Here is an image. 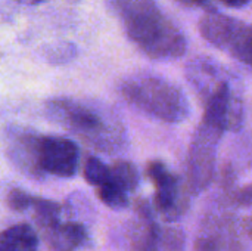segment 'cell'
<instances>
[{"label": "cell", "instance_id": "cell-3", "mask_svg": "<svg viewBox=\"0 0 252 251\" xmlns=\"http://www.w3.org/2000/svg\"><path fill=\"white\" fill-rule=\"evenodd\" d=\"M120 92L130 105L161 121L182 123L189 117L183 92L161 77L133 75L121 83Z\"/></svg>", "mask_w": 252, "mask_h": 251}, {"label": "cell", "instance_id": "cell-12", "mask_svg": "<svg viewBox=\"0 0 252 251\" xmlns=\"http://www.w3.org/2000/svg\"><path fill=\"white\" fill-rule=\"evenodd\" d=\"M37 232L27 223L13 225L0 232V251H37Z\"/></svg>", "mask_w": 252, "mask_h": 251}, {"label": "cell", "instance_id": "cell-11", "mask_svg": "<svg viewBox=\"0 0 252 251\" xmlns=\"http://www.w3.org/2000/svg\"><path fill=\"white\" fill-rule=\"evenodd\" d=\"M50 251H75L87 241V231L81 223L66 222L43 231Z\"/></svg>", "mask_w": 252, "mask_h": 251}, {"label": "cell", "instance_id": "cell-13", "mask_svg": "<svg viewBox=\"0 0 252 251\" xmlns=\"http://www.w3.org/2000/svg\"><path fill=\"white\" fill-rule=\"evenodd\" d=\"M31 207L34 209V217H35V222L40 226L41 232L56 226L61 222L59 217H61L62 209L58 203L34 197Z\"/></svg>", "mask_w": 252, "mask_h": 251}, {"label": "cell", "instance_id": "cell-21", "mask_svg": "<svg viewBox=\"0 0 252 251\" xmlns=\"http://www.w3.org/2000/svg\"><path fill=\"white\" fill-rule=\"evenodd\" d=\"M16 3H21V4H27V6H34V4H38L41 0H13Z\"/></svg>", "mask_w": 252, "mask_h": 251}, {"label": "cell", "instance_id": "cell-16", "mask_svg": "<svg viewBox=\"0 0 252 251\" xmlns=\"http://www.w3.org/2000/svg\"><path fill=\"white\" fill-rule=\"evenodd\" d=\"M97 198L112 210H123L128 206L127 192L123 191L112 179L100 186H97Z\"/></svg>", "mask_w": 252, "mask_h": 251}, {"label": "cell", "instance_id": "cell-6", "mask_svg": "<svg viewBox=\"0 0 252 251\" xmlns=\"http://www.w3.org/2000/svg\"><path fill=\"white\" fill-rule=\"evenodd\" d=\"M251 235V220H244L233 215H211L204 219L195 251H244Z\"/></svg>", "mask_w": 252, "mask_h": 251}, {"label": "cell", "instance_id": "cell-10", "mask_svg": "<svg viewBox=\"0 0 252 251\" xmlns=\"http://www.w3.org/2000/svg\"><path fill=\"white\" fill-rule=\"evenodd\" d=\"M37 138L30 132H12L6 139V152L13 164L31 176H43L37 164Z\"/></svg>", "mask_w": 252, "mask_h": 251}, {"label": "cell", "instance_id": "cell-5", "mask_svg": "<svg viewBox=\"0 0 252 251\" xmlns=\"http://www.w3.org/2000/svg\"><path fill=\"white\" fill-rule=\"evenodd\" d=\"M201 36L214 47L232 55L245 65L251 64V28L245 22L220 12H208L199 19Z\"/></svg>", "mask_w": 252, "mask_h": 251}, {"label": "cell", "instance_id": "cell-18", "mask_svg": "<svg viewBox=\"0 0 252 251\" xmlns=\"http://www.w3.org/2000/svg\"><path fill=\"white\" fill-rule=\"evenodd\" d=\"M32 198L34 197H31L30 194H27V192H24L21 189H12L7 194V197H6V203H7V206L12 210H15V212H24L28 207H31Z\"/></svg>", "mask_w": 252, "mask_h": 251}, {"label": "cell", "instance_id": "cell-19", "mask_svg": "<svg viewBox=\"0 0 252 251\" xmlns=\"http://www.w3.org/2000/svg\"><path fill=\"white\" fill-rule=\"evenodd\" d=\"M221 1L230 7H244L245 4L250 3V0H221Z\"/></svg>", "mask_w": 252, "mask_h": 251}, {"label": "cell", "instance_id": "cell-4", "mask_svg": "<svg viewBox=\"0 0 252 251\" xmlns=\"http://www.w3.org/2000/svg\"><path fill=\"white\" fill-rule=\"evenodd\" d=\"M224 132L223 126L201 120L188 154L186 186L190 194H199L211 185L216 175L217 146Z\"/></svg>", "mask_w": 252, "mask_h": 251}, {"label": "cell", "instance_id": "cell-8", "mask_svg": "<svg viewBox=\"0 0 252 251\" xmlns=\"http://www.w3.org/2000/svg\"><path fill=\"white\" fill-rule=\"evenodd\" d=\"M37 164L40 172L58 176H74L78 164L77 145L61 136H38L37 138Z\"/></svg>", "mask_w": 252, "mask_h": 251}, {"label": "cell", "instance_id": "cell-7", "mask_svg": "<svg viewBox=\"0 0 252 251\" xmlns=\"http://www.w3.org/2000/svg\"><path fill=\"white\" fill-rule=\"evenodd\" d=\"M146 175L155 185V209L168 222L180 219L189 207L190 192L186 183L180 182L164 163L151 161Z\"/></svg>", "mask_w": 252, "mask_h": 251}, {"label": "cell", "instance_id": "cell-20", "mask_svg": "<svg viewBox=\"0 0 252 251\" xmlns=\"http://www.w3.org/2000/svg\"><path fill=\"white\" fill-rule=\"evenodd\" d=\"M177 1L186 6H198V4H202L205 0H177Z\"/></svg>", "mask_w": 252, "mask_h": 251}, {"label": "cell", "instance_id": "cell-9", "mask_svg": "<svg viewBox=\"0 0 252 251\" xmlns=\"http://www.w3.org/2000/svg\"><path fill=\"white\" fill-rule=\"evenodd\" d=\"M186 75L196 90V95L201 99L202 105H205L227 81L219 65L208 58H196L190 61L186 68Z\"/></svg>", "mask_w": 252, "mask_h": 251}, {"label": "cell", "instance_id": "cell-14", "mask_svg": "<svg viewBox=\"0 0 252 251\" xmlns=\"http://www.w3.org/2000/svg\"><path fill=\"white\" fill-rule=\"evenodd\" d=\"M186 237L177 226H159L158 235L149 251H185Z\"/></svg>", "mask_w": 252, "mask_h": 251}, {"label": "cell", "instance_id": "cell-2", "mask_svg": "<svg viewBox=\"0 0 252 251\" xmlns=\"http://www.w3.org/2000/svg\"><path fill=\"white\" fill-rule=\"evenodd\" d=\"M47 109L50 117L96 151L118 152L126 143L124 127L115 114L74 99L50 101Z\"/></svg>", "mask_w": 252, "mask_h": 251}, {"label": "cell", "instance_id": "cell-15", "mask_svg": "<svg viewBox=\"0 0 252 251\" xmlns=\"http://www.w3.org/2000/svg\"><path fill=\"white\" fill-rule=\"evenodd\" d=\"M109 172H111L112 182H115L123 191L130 192V191H134L137 188L139 173H137V169L133 163L126 161V160H118L112 164Z\"/></svg>", "mask_w": 252, "mask_h": 251}, {"label": "cell", "instance_id": "cell-17", "mask_svg": "<svg viewBox=\"0 0 252 251\" xmlns=\"http://www.w3.org/2000/svg\"><path fill=\"white\" fill-rule=\"evenodd\" d=\"M84 179L93 186H100L111 180L109 167L96 157H89L84 161Z\"/></svg>", "mask_w": 252, "mask_h": 251}, {"label": "cell", "instance_id": "cell-1", "mask_svg": "<svg viewBox=\"0 0 252 251\" xmlns=\"http://www.w3.org/2000/svg\"><path fill=\"white\" fill-rule=\"evenodd\" d=\"M130 40L152 59H176L186 52V38L155 0H112Z\"/></svg>", "mask_w": 252, "mask_h": 251}]
</instances>
